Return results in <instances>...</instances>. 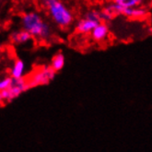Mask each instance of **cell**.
Listing matches in <instances>:
<instances>
[{
    "mask_svg": "<svg viewBox=\"0 0 152 152\" xmlns=\"http://www.w3.org/2000/svg\"><path fill=\"white\" fill-rule=\"evenodd\" d=\"M0 52H1V45H0Z\"/></svg>",
    "mask_w": 152,
    "mask_h": 152,
    "instance_id": "cell-16",
    "label": "cell"
},
{
    "mask_svg": "<svg viewBox=\"0 0 152 152\" xmlns=\"http://www.w3.org/2000/svg\"><path fill=\"white\" fill-rule=\"evenodd\" d=\"M85 19L96 21L98 23L102 22L101 21V18H100V13H99V11H97V10H91V11L87 12L86 15H85Z\"/></svg>",
    "mask_w": 152,
    "mask_h": 152,
    "instance_id": "cell-12",
    "label": "cell"
},
{
    "mask_svg": "<svg viewBox=\"0 0 152 152\" xmlns=\"http://www.w3.org/2000/svg\"><path fill=\"white\" fill-rule=\"evenodd\" d=\"M27 89H29L27 86V79L24 77L13 79V83L10 88L0 91V102H11L19 97L22 92L26 91Z\"/></svg>",
    "mask_w": 152,
    "mask_h": 152,
    "instance_id": "cell-4",
    "label": "cell"
},
{
    "mask_svg": "<svg viewBox=\"0 0 152 152\" xmlns=\"http://www.w3.org/2000/svg\"><path fill=\"white\" fill-rule=\"evenodd\" d=\"M2 105H3V104H2V102H0V108H1V107H2Z\"/></svg>",
    "mask_w": 152,
    "mask_h": 152,
    "instance_id": "cell-15",
    "label": "cell"
},
{
    "mask_svg": "<svg viewBox=\"0 0 152 152\" xmlns=\"http://www.w3.org/2000/svg\"><path fill=\"white\" fill-rule=\"evenodd\" d=\"M98 24H99L98 22L91 20H88V19L80 20L77 24V31L79 33L87 34V33L91 32Z\"/></svg>",
    "mask_w": 152,
    "mask_h": 152,
    "instance_id": "cell-7",
    "label": "cell"
},
{
    "mask_svg": "<svg viewBox=\"0 0 152 152\" xmlns=\"http://www.w3.org/2000/svg\"><path fill=\"white\" fill-rule=\"evenodd\" d=\"M64 66H65V56H64L63 53H58L57 55H56L55 56L53 57L50 67L53 71L58 72V71L63 69Z\"/></svg>",
    "mask_w": 152,
    "mask_h": 152,
    "instance_id": "cell-10",
    "label": "cell"
},
{
    "mask_svg": "<svg viewBox=\"0 0 152 152\" xmlns=\"http://www.w3.org/2000/svg\"><path fill=\"white\" fill-rule=\"evenodd\" d=\"M58 0H41V3H42V6L44 7L45 8H48L50 6H52L53 3H56Z\"/></svg>",
    "mask_w": 152,
    "mask_h": 152,
    "instance_id": "cell-14",
    "label": "cell"
},
{
    "mask_svg": "<svg viewBox=\"0 0 152 152\" xmlns=\"http://www.w3.org/2000/svg\"><path fill=\"white\" fill-rule=\"evenodd\" d=\"M114 4L120 6L123 8H130L138 7L143 0H113Z\"/></svg>",
    "mask_w": 152,
    "mask_h": 152,
    "instance_id": "cell-11",
    "label": "cell"
},
{
    "mask_svg": "<svg viewBox=\"0 0 152 152\" xmlns=\"http://www.w3.org/2000/svg\"><path fill=\"white\" fill-rule=\"evenodd\" d=\"M56 75V72L50 66H42L35 71L29 79H27V86L28 88H31L42 85H47L55 79Z\"/></svg>",
    "mask_w": 152,
    "mask_h": 152,
    "instance_id": "cell-3",
    "label": "cell"
},
{
    "mask_svg": "<svg viewBox=\"0 0 152 152\" xmlns=\"http://www.w3.org/2000/svg\"><path fill=\"white\" fill-rule=\"evenodd\" d=\"M13 83V78H11L10 77H4L3 79H0V91H5V89H7Z\"/></svg>",
    "mask_w": 152,
    "mask_h": 152,
    "instance_id": "cell-13",
    "label": "cell"
},
{
    "mask_svg": "<svg viewBox=\"0 0 152 152\" xmlns=\"http://www.w3.org/2000/svg\"><path fill=\"white\" fill-rule=\"evenodd\" d=\"M48 11L53 18V21H55L58 26L66 27L69 26L73 21V15L68 8L63 4L61 3L59 0L56 3H53L52 6H50L48 8Z\"/></svg>",
    "mask_w": 152,
    "mask_h": 152,
    "instance_id": "cell-2",
    "label": "cell"
},
{
    "mask_svg": "<svg viewBox=\"0 0 152 152\" xmlns=\"http://www.w3.org/2000/svg\"><path fill=\"white\" fill-rule=\"evenodd\" d=\"M31 39V36L29 32H27L26 31H15L10 35V40L13 43L16 44H20V43H25Z\"/></svg>",
    "mask_w": 152,
    "mask_h": 152,
    "instance_id": "cell-9",
    "label": "cell"
},
{
    "mask_svg": "<svg viewBox=\"0 0 152 152\" xmlns=\"http://www.w3.org/2000/svg\"><path fill=\"white\" fill-rule=\"evenodd\" d=\"M121 14L129 18V19L142 20L148 16V11L144 7H130V8H122Z\"/></svg>",
    "mask_w": 152,
    "mask_h": 152,
    "instance_id": "cell-5",
    "label": "cell"
},
{
    "mask_svg": "<svg viewBox=\"0 0 152 152\" xmlns=\"http://www.w3.org/2000/svg\"><path fill=\"white\" fill-rule=\"evenodd\" d=\"M25 73V64L22 60H17L11 70H10V77L13 79H20L24 77Z\"/></svg>",
    "mask_w": 152,
    "mask_h": 152,
    "instance_id": "cell-8",
    "label": "cell"
},
{
    "mask_svg": "<svg viewBox=\"0 0 152 152\" xmlns=\"http://www.w3.org/2000/svg\"><path fill=\"white\" fill-rule=\"evenodd\" d=\"M108 34H109L108 26L105 23H102V22L98 24L91 31L92 39L96 42L104 41L107 38V36H108Z\"/></svg>",
    "mask_w": 152,
    "mask_h": 152,
    "instance_id": "cell-6",
    "label": "cell"
},
{
    "mask_svg": "<svg viewBox=\"0 0 152 152\" xmlns=\"http://www.w3.org/2000/svg\"><path fill=\"white\" fill-rule=\"evenodd\" d=\"M23 30L29 32L31 36L47 40L51 37L52 30L48 23L43 21L42 18L34 12L25 14L21 20Z\"/></svg>",
    "mask_w": 152,
    "mask_h": 152,
    "instance_id": "cell-1",
    "label": "cell"
}]
</instances>
